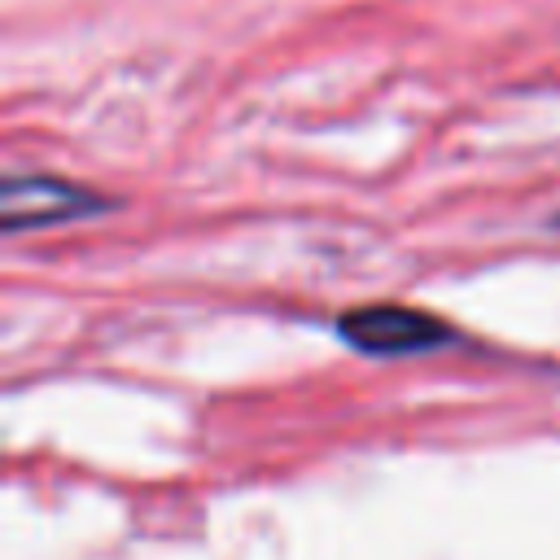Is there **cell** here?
Returning a JSON list of instances; mask_svg holds the SVG:
<instances>
[{"label": "cell", "mask_w": 560, "mask_h": 560, "mask_svg": "<svg viewBox=\"0 0 560 560\" xmlns=\"http://www.w3.org/2000/svg\"><path fill=\"white\" fill-rule=\"evenodd\" d=\"M341 337L363 350V354H376V359H398V354H429L438 346L451 341V328L438 324L433 315L424 311H411V306H398V302H385V306H359L350 315H341Z\"/></svg>", "instance_id": "obj_1"}, {"label": "cell", "mask_w": 560, "mask_h": 560, "mask_svg": "<svg viewBox=\"0 0 560 560\" xmlns=\"http://www.w3.org/2000/svg\"><path fill=\"white\" fill-rule=\"evenodd\" d=\"M96 210H105V201L96 192H88L79 184H66V179H44V175L9 179L4 197H0V214H4L9 232H31V228L96 214Z\"/></svg>", "instance_id": "obj_2"}]
</instances>
